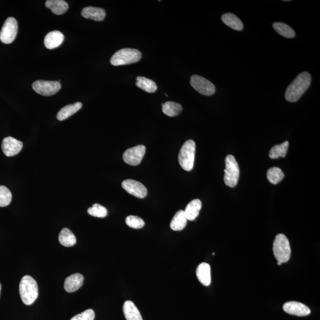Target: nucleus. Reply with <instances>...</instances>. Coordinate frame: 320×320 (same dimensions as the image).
I'll use <instances>...</instances> for the list:
<instances>
[{"instance_id":"nucleus-1","label":"nucleus","mask_w":320,"mask_h":320,"mask_svg":"<svg viewBox=\"0 0 320 320\" xmlns=\"http://www.w3.org/2000/svg\"><path fill=\"white\" fill-rule=\"evenodd\" d=\"M311 77L307 72L299 74L289 84L286 90L285 97L289 102H296L301 98L310 86Z\"/></svg>"},{"instance_id":"nucleus-2","label":"nucleus","mask_w":320,"mask_h":320,"mask_svg":"<svg viewBox=\"0 0 320 320\" xmlns=\"http://www.w3.org/2000/svg\"><path fill=\"white\" fill-rule=\"evenodd\" d=\"M19 292L23 302L27 305H32L38 297V284L31 276H25L20 282Z\"/></svg>"},{"instance_id":"nucleus-3","label":"nucleus","mask_w":320,"mask_h":320,"mask_svg":"<svg viewBox=\"0 0 320 320\" xmlns=\"http://www.w3.org/2000/svg\"><path fill=\"white\" fill-rule=\"evenodd\" d=\"M273 251L278 262L284 264L289 261L291 254L290 243L285 235L279 234L276 235L273 245Z\"/></svg>"},{"instance_id":"nucleus-4","label":"nucleus","mask_w":320,"mask_h":320,"mask_svg":"<svg viewBox=\"0 0 320 320\" xmlns=\"http://www.w3.org/2000/svg\"><path fill=\"white\" fill-rule=\"evenodd\" d=\"M142 54L136 49L124 48L118 50L112 56L110 63L114 66L129 65L141 59Z\"/></svg>"},{"instance_id":"nucleus-5","label":"nucleus","mask_w":320,"mask_h":320,"mask_svg":"<svg viewBox=\"0 0 320 320\" xmlns=\"http://www.w3.org/2000/svg\"><path fill=\"white\" fill-rule=\"evenodd\" d=\"M196 144L193 140L186 141L178 154V163L184 170L189 171L194 166Z\"/></svg>"},{"instance_id":"nucleus-6","label":"nucleus","mask_w":320,"mask_h":320,"mask_svg":"<svg viewBox=\"0 0 320 320\" xmlns=\"http://www.w3.org/2000/svg\"><path fill=\"white\" fill-rule=\"evenodd\" d=\"M224 177L225 184L230 187H234L237 184L240 176V168L235 157L228 155L225 158V169Z\"/></svg>"},{"instance_id":"nucleus-7","label":"nucleus","mask_w":320,"mask_h":320,"mask_svg":"<svg viewBox=\"0 0 320 320\" xmlns=\"http://www.w3.org/2000/svg\"><path fill=\"white\" fill-rule=\"evenodd\" d=\"M18 22L14 18L10 17L6 20L0 32V40L5 44H10L18 34Z\"/></svg>"},{"instance_id":"nucleus-8","label":"nucleus","mask_w":320,"mask_h":320,"mask_svg":"<svg viewBox=\"0 0 320 320\" xmlns=\"http://www.w3.org/2000/svg\"><path fill=\"white\" fill-rule=\"evenodd\" d=\"M61 87L59 82L52 81L38 80L32 84V88L35 92L40 95L50 96L58 93Z\"/></svg>"},{"instance_id":"nucleus-9","label":"nucleus","mask_w":320,"mask_h":320,"mask_svg":"<svg viewBox=\"0 0 320 320\" xmlns=\"http://www.w3.org/2000/svg\"><path fill=\"white\" fill-rule=\"evenodd\" d=\"M190 83L192 87L202 95H213L216 91L213 83L200 76H192Z\"/></svg>"},{"instance_id":"nucleus-10","label":"nucleus","mask_w":320,"mask_h":320,"mask_svg":"<svg viewBox=\"0 0 320 320\" xmlns=\"http://www.w3.org/2000/svg\"><path fill=\"white\" fill-rule=\"evenodd\" d=\"M146 151V148L143 145L129 148L123 153V161L130 166H138L142 161Z\"/></svg>"},{"instance_id":"nucleus-11","label":"nucleus","mask_w":320,"mask_h":320,"mask_svg":"<svg viewBox=\"0 0 320 320\" xmlns=\"http://www.w3.org/2000/svg\"><path fill=\"white\" fill-rule=\"evenodd\" d=\"M122 186L127 193L138 198H144L147 197L148 191L146 186L139 181L127 179L122 183Z\"/></svg>"},{"instance_id":"nucleus-12","label":"nucleus","mask_w":320,"mask_h":320,"mask_svg":"<svg viewBox=\"0 0 320 320\" xmlns=\"http://www.w3.org/2000/svg\"><path fill=\"white\" fill-rule=\"evenodd\" d=\"M23 143L15 138L9 137L3 140L2 148L7 157H13L18 154L22 150Z\"/></svg>"},{"instance_id":"nucleus-13","label":"nucleus","mask_w":320,"mask_h":320,"mask_svg":"<svg viewBox=\"0 0 320 320\" xmlns=\"http://www.w3.org/2000/svg\"><path fill=\"white\" fill-rule=\"evenodd\" d=\"M283 309L287 314L298 316H305L311 313V309L307 306L296 301L286 302Z\"/></svg>"},{"instance_id":"nucleus-14","label":"nucleus","mask_w":320,"mask_h":320,"mask_svg":"<svg viewBox=\"0 0 320 320\" xmlns=\"http://www.w3.org/2000/svg\"><path fill=\"white\" fill-rule=\"evenodd\" d=\"M84 283V276L80 274H73L67 278L64 282V289L67 292H76L82 287Z\"/></svg>"},{"instance_id":"nucleus-15","label":"nucleus","mask_w":320,"mask_h":320,"mask_svg":"<svg viewBox=\"0 0 320 320\" xmlns=\"http://www.w3.org/2000/svg\"><path fill=\"white\" fill-rule=\"evenodd\" d=\"M64 40L63 33L55 30L48 33L45 36L44 44L47 49H53L58 48L62 44Z\"/></svg>"},{"instance_id":"nucleus-16","label":"nucleus","mask_w":320,"mask_h":320,"mask_svg":"<svg viewBox=\"0 0 320 320\" xmlns=\"http://www.w3.org/2000/svg\"><path fill=\"white\" fill-rule=\"evenodd\" d=\"M83 18L101 22L105 18L106 12L103 9L94 8V7H86L82 12Z\"/></svg>"},{"instance_id":"nucleus-17","label":"nucleus","mask_w":320,"mask_h":320,"mask_svg":"<svg viewBox=\"0 0 320 320\" xmlns=\"http://www.w3.org/2000/svg\"><path fill=\"white\" fill-rule=\"evenodd\" d=\"M197 276L199 281L204 286L210 285L211 282V267L207 263H202L197 269Z\"/></svg>"},{"instance_id":"nucleus-18","label":"nucleus","mask_w":320,"mask_h":320,"mask_svg":"<svg viewBox=\"0 0 320 320\" xmlns=\"http://www.w3.org/2000/svg\"><path fill=\"white\" fill-rule=\"evenodd\" d=\"M123 311L126 320H143L140 311L132 301L124 302Z\"/></svg>"},{"instance_id":"nucleus-19","label":"nucleus","mask_w":320,"mask_h":320,"mask_svg":"<svg viewBox=\"0 0 320 320\" xmlns=\"http://www.w3.org/2000/svg\"><path fill=\"white\" fill-rule=\"evenodd\" d=\"M83 104L81 102H76L72 104L64 106L60 109L57 114V119L60 121L68 119L69 117L73 115L74 113L82 108Z\"/></svg>"},{"instance_id":"nucleus-20","label":"nucleus","mask_w":320,"mask_h":320,"mask_svg":"<svg viewBox=\"0 0 320 320\" xmlns=\"http://www.w3.org/2000/svg\"><path fill=\"white\" fill-rule=\"evenodd\" d=\"M202 208V202L200 200H194L191 201L187 205L185 209L184 214L186 215L187 221H194L196 219Z\"/></svg>"},{"instance_id":"nucleus-21","label":"nucleus","mask_w":320,"mask_h":320,"mask_svg":"<svg viewBox=\"0 0 320 320\" xmlns=\"http://www.w3.org/2000/svg\"><path fill=\"white\" fill-rule=\"evenodd\" d=\"M45 6L56 15L64 14L69 8L68 3L63 0H48L45 3Z\"/></svg>"},{"instance_id":"nucleus-22","label":"nucleus","mask_w":320,"mask_h":320,"mask_svg":"<svg viewBox=\"0 0 320 320\" xmlns=\"http://www.w3.org/2000/svg\"><path fill=\"white\" fill-rule=\"evenodd\" d=\"M222 21L225 25L230 27L232 29L241 31L243 29V24L241 20L232 13H225L221 17Z\"/></svg>"},{"instance_id":"nucleus-23","label":"nucleus","mask_w":320,"mask_h":320,"mask_svg":"<svg viewBox=\"0 0 320 320\" xmlns=\"http://www.w3.org/2000/svg\"><path fill=\"white\" fill-rule=\"evenodd\" d=\"M187 220L183 210L177 212L171 221L170 227L173 231H178L183 230L186 227Z\"/></svg>"},{"instance_id":"nucleus-24","label":"nucleus","mask_w":320,"mask_h":320,"mask_svg":"<svg viewBox=\"0 0 320 320\" xmlns=\"http://www.w3.org/2000/svg\"><path fill=\"white\" fill-rule=\"evenodd\" d=\"M59 241L60 244L65 247H72L76 244L75 235L69 228H64L59 234Z\"/></svg>"},{"instance_id":"nucleus-25","label":"nucleus","mask_w":320,"mask_h":320,"mask_svg":"<svg viewBox=\"0 0 320 320\" xmlns=\"http://www.w3.org/2000/svg\"><path fill=\"white\" fill-rule=\"evenodd\" d=\"M136 86L145 92L149 93L156 92L157 86L154 81L146 78L144 77H137Z\"/></svg>"},{"instance_id":"nucleus-26","label":"nucleus","mask_w":320,"mask_h":320,"mask_svg":"<svg viewBox=\"0 0 320 320\" xmlns=\"http://www.w3.org/2000/svg\"><path fill=\"white\" fill-rule=\"evenodd\" d=\"M161 106H162L163 112L170 117L178 115L183 109L180 104L174 102H167L161 104Z\"/></svg>"},{"instance_id":"nucleus-27","label":"nucleus","mask_w":320,"mask_h":320,"mask_svg":"<svg viewBox=\"0 0 320 320\" xmlns=\"http://www.w3.org/2000/svg\"><path fill=\"white\" fill-rule=\"evenodd\" d=\"M273 28L276 32L285 38H294L295 37L294 30L284 23L275 22L273 24Z\"/></svg>"},{"instance_id":"nucleus-28","label":"nucleus","mask_w":320,"mask_h":320,"mask_svg":"<svg viewBox=\"0 0 320 320\" xmlns=\"http://www.w3.org/2000/svg\"><path fill=\"white\" fill-rule=\"evenodd\" d=\"M288 147V141H285V142L281 144L276 145V146L271 148L270 152H269V157L272 158V159H277L279 157H285Z\"/></svg>"},{"instance_id":"nucleus-29","label":"nucleus","mask_w":320,"mask_h":320,"mask_svg":"<svg viewBox=\"0 0 320 320\" xmlns=\"http://www.w3.org/2000/svg\"><path fill=\"white\" fill-rule=\"evenodd\" d=\"M284 176V172L278 167H272L268 170V179L272 184H276L281 182Z\"/></svg>"},{"instance_id":"nucleus-30","label":"nucleus","mask_w":320,"mask_h":320,"mask_svg":"<svg viewBox=\"0 0 320 320\" xmlns=\"http://www.w3.org/2000/svg\"><path fill=\"white\" fill-rule=\"evenodd\" d=\"M12 200V195L9 188L4 186H0V207L8 206Z\"/></svg>"},{"instance_id":"nucleus-31","label":"nucleus","mask_w":320,"mask_h":320,"mask_svg":"<svg viewBox=\"0 0 320 320\" xmlns=\"http://www.w3.org/2000/svg\"><path fill=\"white\" fill-rule=\"evenodd\" d=\"M87 212L92 216L97 218H104L107 215V209L98 204H94L92 207L88 209Z\"/></svg>"},{"instance_id":"nucleus-32","label":"nucleus","mask_w":320,"mask_h":320,"mask_svg":"<svg viewBox=\"0 0 320 320\" xmlns=\"http://www.w3.org/2000/svg\"><path fill=\"white\" fill-rule=\"evenodd\" d=\"M127 226L134 229H140L144 226L145 222L143 219L134 215H130L126 218Z\"/></svg>"},{"instance_id":"nucleus-33","label":"nucleus","mask_w":320,"mask_h":320,"mask_svg":"<svg viewBox=\"0 0 320 320\" xmlns=\"http://www.w3.org/2000/svg\"><path fill=\"white\" fill-rule=\"evenodd\" d=\"M94 318H95V313L92 309H89L73 316L70 320H94Z\"/></svg>"},{"instance_id":"nucleus-34","label":"nucleus","mask_w":320,"mask_h":320,"mask_svg":"<svg viewBox=\"0 0 320 320\" xmlns=\"http://www.w3.org/2000/svg\"><path fill=\"white\" fill-rule=\"evenodd\" d=\"M282 263H281V262H278V263H277V265H278V266H281V265H282Z\"/></svg>"},{"instance_id":"nucleus-35","label":"nucleus","mask_w":320,"mask_h":320,"mask_svg":"<svg viewBox=\"0 0 320 320\" xmlns=\"http://www.w3.org/2000/svg\"><path fill=\"white\" fill-rule=\"evenodd\" d=\"M1 290H2V285H1V284H0V293H1Z\"/></svg>"}]
</instances>
